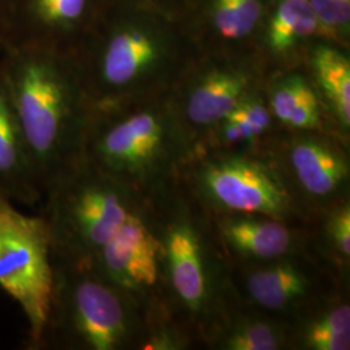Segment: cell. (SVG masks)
Returning a JSON list of instances; mask_svg holds the SVG:
<instances>
[{"mask_svg":"<svg viewBox=\"0 0 350 350\" xmlns=\"http://www.w3.org/2000/svg\"><path fill=\"white\" fill-rule=\"evenodd\" d=\"M200 53L188 20L121 0L101 42L95 75L105 92L127 94L182 69Z\"/></svg>","mask_w":350,"mask_h":350,"instance_id":"6da1fadb","label":"cell"},{"mask_svg":"<svg viewBox=\"0 0 350 350\" xmlns=\"http://www.w3.org/2000/svg\"><path fill=\"white\" fill-rule=\"evenodd\" d=\"M5 85L44 195L81 159L75 88L64 70L44 59L18 64Z\"/></svg>","mask_w":350,"mask_h":350,"instance_id":"7a4b0ae2","label":"cell"},{"mask_svg":"<svg viewBox=\"0 0 350 350\" xmlns=\"http://www.w3.org/2000/svg\"><path fill=\"white\" fill-rule=\"evenodd\" d=\"M44 193L52 257L64 261L92 260L131 213L120 185L92 163H73Z\"/></svg>","mask_w":350,"mask_h":350,"instance_id":"3957f363","label":"cell"},{"mask_svg":"<svg viewBox=\"0 0 350 350\" xmlns=\"http://www.w3.org/2000/svg\"><path fill=\"white\" fill-rule=\"evenodd\" d=\"M52 262L53 287L42 341L60 332L88 349L120 348L129 334V314L117 284L99 270L94 274L92 265L75 270L55 258Z\"/></svg>","mask_w":350,"mask_h":350,"instance_id":"277c9868","label":"cell"},{"mask_svg":"<svg viewBox=\"0 0 350 350\" xmlns=\"http://www.w3.org/2000/svg\"><path fill=\"white\" fill-rule=\"evenodd\" d=\"M53 287L50 231L42 215L0 198V288L25 314L27 348L39 349Z\"/></svg>","mask_w":350,"mask_h":350,"instance_id":"5b68a950","label":"cell"},{"mask_svg":"<svg viewBox=\"0 0 350 350\" xmlns=\"http://www.w3.org/2000/svg\"><path fill=\"white\" fill-rule=\"evenodd\" d=\"M205 68L188 85L183 111L195 126L219 124L254 91L256 75L245 53L202 51Z\"/></svg>","mask_w":350,"mask_h":350,"instance_id":"8992f818","label":"cell"},{"mask_svg":"<svg viewBox=\"0 0 350 350\" xmlns=\"http://www.w3.org/2000/svg\"><path fill=\"white\" fill-rule=\"evenodd\" d=\"M163 112L139 109L103 126L90 146L91 163L111 176L130 174L150 160L161 146Z\"/></svg>","mask_w":350,"mask_h":350,"instance_id":"52a82bcc","label":"cell"},{"mask_svg":"<svg viewBox=\"0 0 350 350\" xmlns=\"http://www.w3.org/2000/svg\"><path fill=\"white\" fill-rule=\"evenodd\" d=\"M271 0H199L189 24L201 51L256 52L263 18Z\"/></svg>","mask_w":350,"mask_h":350,"instance_id":"ba28073f","label":"cell"},{"mask_svg":"<svg viewBox=\"0 0 350 350\" xmlns=\"http://www.w3.org/2000/svg\"><path fill=\"white\" fill-rule=\"evenodd\" d=\"M204 182L215 200L234 211L278 215L287 206L284 191L257 163L230 160L212 165Z\"/></svg>","mask_w":350,"mask_h":350,"instance_id":"9c48e42d","label":"cell"},{"mask_svg":"<svg viewBox=\"0 0 350 350\" xmlns=\"http://www.w3.org/2000/svg\"><path fill=\"white\" fill-rule=\"evenodd\" d=\"M96 270L124 289L154 284L157 244L143 221L130 213L125 225L91 260Z\"/></svg>","mask_w":350,"mask_h":350,"instance_id":"30bf717a","label":"cell"},{"mask_svg":"<svg viewBox=\"0 0 350 350\" xmlns=\"http://www.w3.org/2000/svg\"><path fill=\"white\" fill-rule=\"evenodd\" d=\"M43 192L5 81H0V198L34 206Z\"/></svg>","mask_w":350,"mask_h":350,"instance_id":"8fae6325","label":"cell"},{"mask_svg":"<svg viewBox=\"0 0 350 350\" xmlns=\"http://www.w3.org/2000/svg\"><path fill=\"white\" fill-rule=\"evenodd\" d=\"M318 39H322L321 27L309 0H271L256 40V52L286 59L309 50Z\"/></svg>","mask_w":350,"mask_h":350,"instance_id":"7c38bea8","label":"cell"},{"mask_svg":"<svg viewBox=\"0 0 350 350\" xmlns=\"http://www.w3.org/2000/svg\"><path fill=\"white\" fill-rule=\"evenodd\" d=\"M315 81L340 124L350 126V60L345 49L323 39L308 50Z\"/></svg>","mask_w":350,"mask_h":350,"instance_id":"4fadbf2b","label":"cell"},{"mask_svg":"<svg viewBox=\"0 0 350 350\" xmlns=\"http://www.w3.org/2000/svg\"><path fill=\"white\" fill-rule=\"evenodd\" d=\"M167 254L175 291L189 308H198L205 295L200 247L195 234L178 226L167 238Z\"/></svg>","mask_w":350,"mask_h":350,"instance_id":"5bb4252c","label":"cell"},{"mask_svg":"<svg viewBox=\"0 0 350 350\" xmlns=\"http://www.w3.org/2000/svg\"><path fill=\"white\" fill-rule=\"evenodd\" d=\"M270 108L279 121L296 129H315L321 122L318 96L300 73L279 77L271 85Z\"/></svg>","mask_w":350,"mask_h":350,"instance_id":"9a60e30c","label":"cell"},{"mask_svg":"<svg viewBox=\"0 0 350 350\" xmlns=\"http://www.w3.org/2000/svg\"><path fill=\"white\" fill-rule=\"evenodd\" d=\"M301 185L310 193L325 196L338 189L347 167L334 150L317 142H301L291 154Z\"/></svg>","mask_w":350,"mask_h":350,"instance_id":"2e32d148","label":"cell"},{"mask_svg":"<svg viewBox=\"0 0 350 350\" xmlns=\"http://www.w3.org/2000/svg\"><path fill=\"white\" fill-rule=\"evenodd\" d=\"M224 232L234 247L260 258L282 256L291 244L287 228L270 221H230L226 224Z\"/></svg>","mask_w":350,"mask_h":350,"instance_id":"e0dca14e","label":"cell"},{"mask_svg":"<svg viewBox=\"0 0 350 350\" xmlns=\"http://www.w3.org/2000/svg\"><path fill=\"white\" fill-rule=\"evenodd\" d=\"M305 286L304 276L288 265L258 271L248 280L250 296L269 309H280L300 297Z\"/></svg>","mask_w":350,"mask_h":350,"instance_id":"ac0fdd59","label":"cell"},{"mask_svg":"<svg viewBox=\"0 0 350 350\" xmlns=\"http://www.w3.org/2000/svg\"><path fill=\"white\" fill-rule=\"evenodd\" d=\"M322 39L345 49L350 40V0H309Z\"/></svg>","mask_w":350,"mask_h":350,"instance_id":"d6986e66","label":"cell"},{"mask_svg":"<svg viewBox=\"0 0 350 350\" xmlns=\"http://www.w3.org/2000/svg\"><path fill=\"white\" fill-rule=\"evenodd\" d=\"M308 344L317 350L349 349V306H340L317 322L308 334Z\"/></svg>","mask_w":350,"mask_h":350,"instance_id":"ffe728a7","label":"cell"},{"mask_svg":"<svg viewBox=\"0 0 350 350\" xmlns=\"http://www.w3.org/2000/svg\"><path fill=\"white\" fill-rule=\"evenodd\" d=\"M90 0H39L42 17L52 25L73 29L88 16Z\"/></svg>","mask_w":350,"mask_h":350,"instance_id":"44dd1931","label":"cell"},{"mask_svg":"<svg viewBox=\"0 0 350 350\" xmlns=\"http://www.w3.org/2000/svg\"><path fill=\"white\" fill-rule=\"evenodd\" d=\"M278 345L275 332L261 323L244 327L228 341V348L232 350H273Z\"/></svg>","mask_w":350,"mask_h":350,"instance_id":"7402d4cb","label":"cell"},{"mask_svg":"<svg viewBox=\"0 0 350 350\" xmlns=\"http://www.w3.org/2000/svg\"><path fill=\"white\" fill-rule=\"evenodd\" d=\"M134 1L173 17L186 18L188 21L199 3V0H134Z\"/></svg>","mask_w":350,"mask_h":350,"instance_id":"603a6c76","label":"cell"},{"mask_svg":"<svg viewBox=\"0 0 350 350\" xmlns=\"http://www.w3.org/2000/svg\"><path fill=\"white\" fill-rule=\"evenodd\" d=\"M334 237L338 243V250L344 254H350V212L349 208L338 213L332 226Z\"/></svg>","mask_w":350,"mask_h":350,"instance_id":"cb8c5ba5","label":"cell"}]
</instances>
